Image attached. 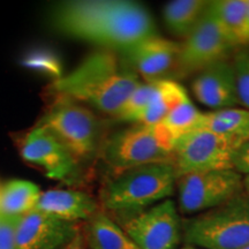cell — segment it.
I'll return each instance as SVG.
<instances>
[{
	"instance_id": "6da1fadb",
	"label": "cell",
	"mask_w": 249,
	"mask_h": 249,
	"mask_svg": "<svg viewBox=\"0 0 249 249\" xmlns=\"http://www.w3.org/2000/svg\"><path fill=\"white\" fill-rule=\"evenodd\" d=\"M53 24L65 35L107 50H126L155 35L154 21L142 5L123 0L71 1L59 6Z\"/></svg>"
},
{
	"instance_id": "7a4b0ae2",
	"label": "cell",
	"mask_w": 249,
	"mask_h": 249,
	"mask_svg": "<svg viewBox=\"0 0 249 249\" xmlns=\"http://www.w3.org/2000/svg\"><path fill=\"white\" fill-rule=\"evenodd\" d=\"M143 81L112 50L88 55L73 71L50 87L54 98H64L116 117L130 93Z\"/></svg>"
},
{
	"instance_id": "3957f363",
	"label": "cell",
	"mask_w": 249,
	"mask_h": 249,
	"mask_svg": "<svg viewBox=\"0 0 249 249\" xmlns=\"http://www.w3.org/2000/svg\"><path fill=\"white\" fill-rule=\"evenodd\" d=\"M177 173L171 163L148 164L111 174L103 186L101 203L107 211L134 213L176 194Z\"/></svg>"
},
{
	"instance_id": "277c9868",
	"label": "cell",
	"mask_w": 249,
	"mask_h": 249,
	"mask_svg": "<svg viewBox=\"0 0 249 249\" xmlns=\"http://www.w3.org/2000/svg\"><path fill=\"white\" fill-rule=\"evenodd\" d=\"M182 241L200 249L249 246V194L242 191L216 208L182 217Z\"/></svg>"
},
{
	"instance_id": "5b68a950",
	"label": "cell",
	"mask_w": 249,
	"mask_h": 249,
	"mask_svg": "<svg viewBox=\"0 0 249 249\" xmlns=\"http://www.w3.org/2000/svg\"><path fill=\"white\" fill-rule=\"evenodd\" d=\"M174 143L160 124H135L113 134L104 142L103 160L111 174L142 165L172 164Z\"/></svg>"
},
{
	"instance_id": "8992f818",
	"label": "cell",
	"mask_w": 249,
	"mask_h": 249,
	"mask_svg": "<svg viewBox=\"0 0 249 249\" xmlns=\"http://www.w3.org/2000/svg\"><path fill=\"white\" fill-rule=\"evenodd\" d=\"M37 124L53 134L81 163L101 147V121L91 108L76 102L54 98Z\"/></svg>"
},
{
	"instance_id": "52a82bcc",
	"label": "cell",
	"mask_w": 249,
	"mask_h": 249,
	"mask_svg": "<svg viewBox=\"0 0 249 249\" xmlns=\"http://www.w3.org/2000/svg\"><path fill=\"white\" fill-rule=\"evenodd\" d=\"M244 191V176L233 169L198 171L177 178L180 214L189 217L216 208Z\"/></svg>"
},
{
	"instance_id": "ba28073f",
	"label": "cell",
	"mask_w": 249,
	"mask_h": 249,
	"mask_svg": "<svg viewBox=\"0 0 249 249\" xmlns=\"http://www.w3.org/2000/svg\"><path fill=\"white\" fill-rule=\"evenodd\" d=\"M234 50L235 46L225 35L209 8H207L194 30L182 43H179L173 71L180 79L196 75L204 68L229 59Z\"/></svg>"
},
{
	"instance_id": "9c48e42d",
	"label": "cell",
	"mask_w": 249,
	"mask_h": 249,
	"mask_svg": "<svg viewBox=\"0 0 249 249\" xmlns=\"http://www.w3.org/2000/svg\"><path fill=\"white\" fill-rule=\"evenodd\" d=\"M120 226L140 249H177L182 242V217L172 198L130 213Z\"/></svg>"
},
{
	"instance_id": "30bf717a",
	"label": "cell",
	"mask_w": 249,
	"mask_h": 249,
	"mask_svg": "<svg viewBox=\"0 0 249 249\" xmlns=\"http://www.w3.org/2000/svg\"><path fill=\"white\" fill-rule=\"evenodd\" d=\"M236 145L222 135L195 129L174 143L172 165L177 178L183 174L209 170L233 169Z\"/></svg>"
},
{
	"instance_id": "8fae6325",
	"label": "cell",
	"mask_w": 249,
	"mask_h": 249,
	"mask_svg": "<svg viewBox=\"0 0 249 249\" xmlns=\"http://www.w3.org/2000/svg\"><path fill=\"white\" fill-rule=\"evenodd\" d=\"M21 157L45 171L46 177L66 185L80 183L81 161L44 127L36 124L18 140Z\"/></svg>"
},
{
	"instance_id": "7c38bea8",
	"label": "cell",
	"mask_w": 249,
	"mask_h": 249,
	"mask_svg": "<svg viewBox=\"0 0 249 249\" xmlns=\"http://www.w3.org/2000/svg\"><path fill=\"white\" fill-rule=\"evenodd\" d=\"M77 223L33 210L21 216L15 227L17 249H58L71 240L80 230Z\"/></svg>"
},
{
	"instance_id": "4fadbf2b",
	"label": "cell",
	"mask_w": 249,
	"mask_h": 249,
	"mask_svg": "<svg viewBox=\"0 0 249 249\" xmlns=\"http://www.w3.org/2000/svg\"><path fill=\"white\" fill-rule=\"evenodd\" d=\"M124 52L130 67L142 77L143 82H154L169 79V73L174 71L179 43L151 35L124 50Z\"/></svg>"
},
{
	"instance_id": "5bb4252c",
	"label": "cell",
	"mask_w": 249,
	"mask_h": 249,
	"mask_svg": "<svg viewBox=\"0 0 249 249\" xmlns=\"http://www.w3.org/2000/svg\"><path fill=\"white\" fill-rule=\"evenodd\" d=\"M192 91L204 107L213 110L240 107L232 61H218L194 75Z\"/></svg>"
},
{
	"instance_id": "9a60e30c",
	"label": "cell",
	"mask_w": 249,
	"mask_h": 249,
	"mask_svg": "<svg viewBox=\"0 0 249 249\" xmlns=\"http://www.w3.org/2000/svg\"><path fill=\"white\" fill-rule=\"evenodd\" d=\"M36 210L66 222L88 220L101 210L99 203L89 193L79 189H50L40 194Z\"/></svg>"
},
{
	"instance_id": "2e32d148",
	"label": "cell",
	"mask_w": 249,
	"mask_h": 249,
	"mask_svg": "<svg viewBox=\"0 0 249 249\" xmlns=\"http://www.w3.org/2000/svg\"><path fill=\"white\" fill-rule=\"evenodd\" d=\"M208 8L236 49L249 46V0H214Z\"/></svg>"
},
{
	"instance_id": "e0dca14e",
	"label": "cell",
	"mask_w": 249,
	"mask_h": 249,
	"mask_svg": "<svg viewBox=\"0 0 249 249\" xmlns=\"http://www.w3.org/2000/svg\"><path fill=\"white\" fill-rule=\"evenodd\" d=\"M196 129H207L222 135L238 148L249 140V110L238 107L202 112Z\"/></svg>"
},
{
	"instance_id": "ac0fdd59",
	"label": "cell",
	"mask_w": 249,
	"mask_h": 249,
	"mask_svg": "<svg viewBox=\"0 0 249 249\" xmlns=\"http://www.w3.org/2000/svg\"><path fill=\"white\" fill-rule=\"evenodd\" d=\"M87 249H140L119 224L99 210L82 227Z\"/></svg>"
},
{
	"instance_id": "d6986e66",
	"label": "cell",
	"mask_w": 249,
	"mask_h": 249,
	"mask_svg": "<svg viewBox=\"0 0 249 249\" xmlns=\"http://www.w3.org/2000/svg\"><path fill=\"white\" fill-rule=\"evenodd\" d=\"M210 1L205 0H173L163 9V18L167 29L185 39L197 26Z\"/></svg>"
},
{
	"instance_id": "ffe728a7",
	"label": "cell",
	"mask_w": 249,
	"mask_h": 249,
	"mask_svg": "<svg viewBox=\"0 0 249 249\" xmlns=\"http://www.w3.org/2000/svg\"><path fill=\"white\" fill-rule=\"evenodd\" d=\"M42 192L35 183L12 180L0 189V214L20 217L36 209Z\"/></svg>"
},
{
	"instance_id": "44dd1931",
	"label": "cell",
	"mask_w": 249,
	"mask_h": 249,
	"mask_svg": "<svg viewBox=\"0 0 249 249\" xmlns=\"http://www.w3.org/2000/svg\"><path fill=\"white\" fill-rule=\"evenodd\" d=\"M189 98L185 88L174 79L158 81V88L149 107L140 114L135 124H157L178 107L180 103Z\"/></svg>"
},
{
	"instance_id": "7402d4cb",
	"label": "cell",
	"mask_w": 249,
	"mask_h": 249,
	"mask_svg": "<svg viewBox=\"0 0 249 249\" xmlns=\"http://www.w3.org/2000/svg\"><path fill=\"white\" fill-rule=\"evenodd\" d=\"M202 112L193 104L191 98H187L164 118L160 124L164 127L174 141L197 128Z\"/></svg>"
},
{
	"instance_id": "603a6c76",
	"label": "cell",
	"mask_w": 249,
	"mask_h": 249,
	"mask_svg": "<svg viewBox=\"0 0 249 249\" xmlns=\"http://www.w3.org/2000/svg\"><path fill=\"white\" fill-rule=\"evenodd\" d=\"M21 64L28 70L51 76L52 79H54V81L61 79L64 76L62 75V65L60 59L51 50H31L22 58Z\"/></svg>"
},
{
	"instance_id": "cb8c5ba5",
	"label": "cell",
	"mask_w": 249,
	"mask_h": 249,
	"mask_svg": "<svg viewBox=\"0 0 249 249\" xmlns=\"http://www.w3.org/2000/svg\"><path fill=\"white\" fill-rule=\"evenodd\" d=\"M236 91L241 107L249 110V46L236 49L232 54Z\"/></svg>"
},
{
	"instance_id": "d4e9b609",
	"label": "cell",
	"mask_w": 249,
	"mask_h": 249,
	"mask_svg": "<svg viewBox=\"0 0 249 249\" xmlns=\"http://www.w3.org/2000/svg\"><path fill=\"white\" fill-rule=\"evenodd\" d=\"M20 217L1 216L0 218V249H17L14 233Z\"/></svg>"
},
{
	"instance_id": "484cf974",
	"label": "cell",
	"mask_w": 249,
	"mask_h": 249,
	"mask_svg": "<svg viewBox=\"0 0 249 249\" xmlns=\"http://www.w3.org/2000/svg\"><path fill=\"white\" fill-rule=\"evenodd\" d=\"M233 170L241 176H249V140L239 145L233 154Z\"/></svg>"
},
{
	"instance_id": "4316f807",
	"label": "cell",
	"mask_w": 249,
	"mask_h": 249,
	"mask_svg": "<svg viewBox=\"0 0 249 249\" xmlns=\"http://www.w3.org/2000/svg\"><path fill=\"white\" fill-rule=\"evenodd\" d=\"M61 249H87L86 238L82 227H80V230L76 232V234L71 238V240L70 242H67Z\"/></svg>"
},
{
	"instance_id": "83f0119b",
	"label": "cell",
	"mask_w": 249,
	"mask_h": 249,
	"mask_svg": "<svg viewBox=\"0 0 249 249\" xmlns=\"http://www.w3.org/2000/svg\"><path fill=\"white\" fill-rule=\"evenodd\" d=\"M244 189L249 194V176L244 177Z\"/></svg>"
},
{
	"instance_id": "f1b7e54d",
	"label": "cell",
	"mask_w": 249,
	"mask_h": 249,
	"mask_svg": "<svg viewBox=\"0 0 249 249\" xmlns=\"http://www.w3.org/2000/svg\"><path fill=\"white\" fill-rule=\"evenodd\" d=\"M181 249H200V248H196V247H193V246H186V247H183Z\"/></svg>"
},
{
	"instance_id": "f546056e",
	"label": "cell",
	"mask_w": 249,
	"mask_h": 249,
	"mask_svg": "<svg viewBox=\"0 0 249 249\" xmlns=\"http://www.w3.org/2000/svg\"><path fill=\"white\" fill-rule=\"evenodd\" d=\"M242 249H249V246H247V247H245V248H242Z\"/></svg>"
},
{
	"instance_id": "4dcf8cb0",
	"label": "cell",
	"mask_w": 249,
	"mask_h": 249,
	"mask_svg": "<svg viewBox=\"0 0 249 249\" xmlns=\"http://www.w3.org/2000/svg\"><path fill=\"white\" fill-rule=\"evenodd\" d=\"M1 186H2V185H1V183H0V189H1ZM0 216H1V214H0Z\"/></svg>"
}]
</instances>
